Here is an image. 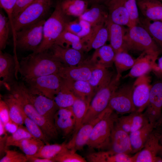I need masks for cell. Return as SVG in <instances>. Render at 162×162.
<instances>
[{
    "label": "cell",
    "instance_id": "6da1fadb",
    "mask_svg": "<svg viewBox=\"0 0 162 162\" xmlns=\"http://www.w3.org/2000/svg\"><path fill=\"white\" fill-rule=\"evenodd\" d=\"M50 50L32 53L19 62L18 71L22 80H29L46 75L58 74L64 65L53 55Z\"/></svg>",
    "mask_w": 162,
    "mask_h": 162
},
{
    "label": "cell",
    "instance_id": "7a4b0ae2",
    "mask_svg": "<svg viewBox=\"0 0 162 162\" xmlns=\"http://www.w3.org/2000/svg\"><path fill=\"white\" fill-rule=\"evenodd\" d=\"M61 0H57L55 9L44 23L43 39L41 44L33 53L50 50L55 44L58 38L65 30L67 23L70 21L68 16L63 12L61 6Z\"/></svg>",
    "mask_w": 162,
    "mask_h": 162
},
{
    "label": "cell",
    "instance_id": "3957f363",
    "mask_svg": "<svg viewBox=\"0 0 162 162\" xmlns=\"http://www.w3.org/2000/svg\"><path fill=\"white\" fill-rule=\"evenodd\" d=\"M126 51L142 52L157 59L161 52L155 42L146 30L138 25L128 28L124 37Z\"/></svg>",
    "mask_w": 162,
    "mask_h": 162
},
{
    "label": "cell",
    "instance_id": "277c9868",
    "mask_svg": "<svg viewBox=\"0 0 162 162\" xmlns=\"http://www.w3.org/2000/svg\"><path fill=\"white\" fill-rule=\"evenodd\" d=\"M120 78L116 74L95 93L90 101L82 125L97 117L108 107L113 93L119 86Z\"/></svg>",
    "mask_w": 162,
    "mask_h": 162
},
{
    "label": "cell",
    "instance_id": "5b68a950",
    "mask_svg": "<svg viewBox=\"0 0 162 162\" xmlns=\"http://www.w3.org/2000/svg\"><path fill=\"white\" fill-rule=\"evenodd\" d=\"M8 89L18 100L25 114L40 126L49 139H56L58 133L55 124L39 114L29 100L16 88L11 85Z\"/></svg>",
    "mask_w": 162,
    "mask_h": 162
},
{
    "label": "cell",
    "instance_id": "8992f818",
    "mask_svg": "<svg viewBox=\"0 0 162 162\" xmlns=\"http://www.w3.org/2000/svg\"><path fill=\"white\" fill-rule=\"evenodd\" d=\"M51 0H34L14 19L15 33L22 28L44 19L51 7Z\"/></svg>",
    "mask_w": 162,
    "mask_h": 162
},
{
    "label": "cell",
    "instance_id": "52a82bcc",
    "mask_svg": "<svg viewBox=\"0 0 162 162\" xmlns=\"http://www.w3.org/2000/svg\"><path fill=\"white\" fill-rule=\"evenodd\" d=\"M116 114L110 110L95 125L87 144L89 148L100 149L108 147L118 117Z\"/></svg>",
    "mask_w": 162,
    "mask_h": 162
},
{
    "label": "cell",
    "instance_id": "ba28073f",
    "mask_svg": "<svg viewBox=\"0 0 162 162\" xmlns=\"http://www.w3.org/2000/svg\"><path fill=\"white\" fill-rule=\"evenodd\" d=\"M46 20L44 19L25 27L16 33L17 49L24 51L35 52L43 39V27Z\"/></svg>",
    "mask_w": 162,
    "mask_h": 162
},
{
    "label": "cell",
    "instance_id": "9c48e42d",
    "mask_svg": "<svg viewBox=\"0 0 162 162\" xmlns=\"http://www.w3.org/2000/svg\"><path fill=\"white\" fill-rule=\"evenodd\" d=\"M11 85L29 100L39 114L54 123V116L59 108L53 100L32 92L23 82L15 81Z\"/></svg>",
    "mask_w": 162,
    "mask_h": 162
},
{
    "label": "cell",
    "instance_id": "30bf717a",
    "mask_svg": "<svg viewBox=\"0 0 162 162\" xmlns=\"http://www.w3.org/2000/svg\"><path fill=\"white\" fill-rule=\"evenodd\" d=\"M64 79L58 74L43 76L26 82L32 92L40 94L53 100L60 90Z\"/></svg>",
    "mask_w": 162,
    "mask_h": 162
},
{
    "label": "cell",
    "instance_id": "8fae6325",
    "mask_svg": "<svg viewBox=\"0 0 162 162\" xmlns=\"http://www.w3.org/2000/svg\"><path fill=\"white\" fill-rule=\"evenodd\" d=\"M132 92V85L125 84L118 86L113 93L108 107L118 114H130L135 112Z\"/></svg>",
    "mask_w": 162,
    "mask_h": 162
},
{
    "label": "cell",
    "instance_id": "7c38bea8",
    "mask_svg": "<svg viewBox=\"0 0 162 162\" xmlns=\"http://www.w3.org/2000/svg\"><path fill=\"white\" fill-rule=\"evenodd\" d=\"M97 63L92 57L85 59L81 64L75 66L64 65L58 74L63 79L73 81H88Z\"/></svg>",
    "mask_w": 162,
    "mask_h": 162
},
{
    "label": "cell",
    "instance_id": "4fadbf2b",
    "mask_svg": "<svg viewBox=\"0 0 162 162\" xmlns=\"http://www.w3.org/2000/svg\"><path fill=\"white\" fill-rule=\"evenodd\" d=\"M150 78L144 75L137 77L133 86L132 100L135 111L142 112L148 104L152 85Z\"/></svg>",
    "mask_w": 162,
    "mask_h": 162
},
{
    "label": "cell",
    "instance_id": "5bb4252c",
    "mask_svg": "<svg viewBox=\"0 0 162 162\" xmlns=\"http://www.w3.org/2000/svg\"><path fill=\"white\" fill-rule=\"evenodd\" d=\"M160 143L159 132L154 129L142 148L134 154L135 162H162V158L157 156L162 148Z\"/></svg>",
    "mask_w": 162,
    "mask_h": 162
},
{
    "label": "cell",
    "instance_id": "9a60e30c",
    "mask_svg": "<svg viewBox=\"0 0 162 162\" xmlns=\"http://www.w3.org/2000/svg\"><path fill=\"white\" fill-rule=\"evenodd\" d=\"M162 109V80H158L152 85L148 104L143 113L149 123L156 125L160 119Z\"/></svg>",
    "mask_w": 162,
    "mask_h": 162
},
{
    "label": "cell",
    "instance_id": "2e32d148",
    "mask_svg": "<svg viewBox=\"0 0 162 162\" xmlns=\"http://www.w3.org/2000/svg\"><path fill=\"white\" fill-rule=\"evenodd\" d=\"M111 109L108 106L98 116L92 120L82 124L76 134L67 143L68 149L77 151L81 150L87 145L92 129L95 125Z\"/></svg>",
    "mask_w": 162,
    "mask_h": 162
},
{
    "label": "cell",
    "instance_id": "e0dca14e",
    "mask_svg": "<svg viewBox=\"0 0 162 162\" xmlns=\"http://www.w3.org/2000/svg\"><path fill=\"white\" fill-rule=\"evenodd\" d=\"M18 64L15 57L0 50V84L7 88L14 82L18 72Z\"/></svg>",
    "mask_w": 162,
    "mask_h": 162
},
{
    "label": "cell",
    "instance_id": "ac0fdd59",
    "mask_svg": "<svg viewBox=\"0 0 162 162\" xmlns=\"http://www.w3.org/2000/svg\"><path fill=\"white\" fill-rule=\"evenodd\" d=\"M107 148L108 150L112 154L119 153L131 154L132 149L129 134L122 130L115 123Z\"/></svg>",
    "mask_w": 162,
    "mask_h": 162
},
{
    "label": "cell",
    "instance_id": "d6986e66",
    "mask_svg": "<svg viewBox=\"0 0 162 162\" xmlns=\"http://www.w3.org/2000/svg\"><path fill=\"white\" fill-rule=\"evenodd\" d=\"M50 50L54 57L65 65L76 66L82 63L85 59L83 52L72 47H63L54 44Z\"/></svg>",
    "mask_w": 162,
    "mask_h": 162
},
{
    "label": "cell",
    "instance_id": "ffe728a7",
    "mask_svg": "<svg viewBox=\"0 0 162 162\" xmlns=\"http://www.w3.org/2000/svg\"><path fill=\"white\" fill-rule=\"evenodd\" d=\"M109 18L113 22L130 27V19L124 0H106L104 2Z\"/></svg>",
    "mask_w": 162,
    "mask_h": 162
},
{
    "label": "cell",
    "instance_id": "44dd1931",
    "mask_svg": "<svg viewBox=\"0 0 162 162\" xmlns=\"http://www.w3.org/2000/svg\"><path fill=\"white\" fill-rule=\"evenodd\" d=\"M108 39V31L105 24L92 27L90 34L81 39L84 46V51L86 52L92 49H98L105 45Z\"/></svg>",
    "mask_w": 162,
    "mask_h": 162
},
{
    "label": "cell",
    "instance_id": "7402d4cb",
    "mask_svg": "<svg viewBox=\"0 0 162 162\" xmlns=\"http://www.w3.org/2000/svg\"><path fill=\"white\" fill-rule=\"evenodd\" d=\"M105 25L108 31V40L116 53L123 51H127L124 41V37L127 30L123 26L112 22L109 17Z\"/></svg>",
    "mask_w": 162,
    "mask_h": 162
},
{
    "label": "cell",
    "instance_id": "603a6c76",
    "mask_svg": "<svg viewBox=\"0 0 162 162\" xmlns=\"http://www.w3.org/2000/svg\"><path fill=\"white\" fill-rule=\"evenodd\" d=\"M157 59L145 52L137 58L136 62L130 69L129 72L124 77H138L146 75L148 72L152 70L156 64Z\"/></svg>",
    "mask_w": 162,
    "mask_h": 162
},
{
    "label": "cell",
    "instance_id": "cb8c5ba5",
    "mask_svg": "<svg viewBox=\"0 0 162 162\" xmlns=\"http://www.w3.org/2000/svg\"><path fill=\"white\" fill-rule=\"evenodd\" d=\"M138 7L143 15L152 21L162 19V2L159 0H136Z\"/></svg>",
    "mask_w": 162,
    "mask_h": 162
},
{
    "label": "cell",
    "instance_id": "d4e9b609",
    "mask_svg": "<svg viewBox=\"0 0 162 162\" xmlns=\"http://www.w3.org/2000/svg\"><path fill=\"white\" fill-rule=\"evenodd\" d=\"M109 17L108 13L99 4H93L79 18L89 23L92 27L105 24Z\"/></svg>",
    "mask_w": 162,
    "mask_h": 162
},
{
    "label": "cell",
    "instance_id": "484cf974",
    "mask_svg": "<svg viewBox=\"0 0 162 162\" xmlns=\"http://www.w3.org/2000/svg\"><path fill=\"white\" fill-rule=\"evenodd\" d=\"M156 125L154 124L149 123L140 129L129 134L132 149L131 154H135L142 148Z\"/></svg>",
    "mask_w": 162,
    "mask_h": 162
},
{
    "label": "cell",
    "instance_id": "4316f807",
    "mask_svg": "<svg viewBox=\"0 0 162 162\" xmlns=\"http://www.w3.org/2000/svg\"><path fill=\"white\" fill-rule=\"evenodd\" d=\"M113 77V74L107 68L96 64L93 70L88 82L93 88L95 94L109 82Z\"/></svg>",
    "mask_w": 162,
    "mask_h": 162
},
{
    "label": "cell",
    "instance_id": "83f0119b",
    "mask_svg": "<svg viewBox=\"0 0 162 162\" xmlns=\"http://www.w3.org/2000/svg\"><path fill=\"white\" fill-rule=\"evenodd\" d=\"M65 80L76 97L89 104L95 93L88 82L85 81Z\"/></svg>",
    "mask_w": 162,
    "mask_h": 162
},
{
    "label": "cell",
    "instance_id": "f1b7e54d",
    "mask_svg": "<svg viewBox=\"0 0 162 162\" xmlns=\"http://www.w3.org/2000/svg\"><path fill=\"white\" fill-rule=\"evenodd\" d=\"M116 55L110 44L105 45L95 50L92 57L96 61L97 64L108 68L114 63Z\"/></svg>",
    "mask_w": 162,
    "mask_h": 162
},
{
    "label": "cell",
    "instance_id": "f546056e",
    "mask_svg": "<svg viewBox=\"0 0 162 162\" xmlns=\"http://www.w3.org/2000/svg\"><path fill=\"white\" fill-rule=\"evenodd\" d=\"M63 79L62 86L53 99L59 108L71 106L78 98L70 88L66 80Z\"/></svg>",
    "mask_w": 162,
    "mask_h": 162
},
{
    "label": "cell",
    "instance_id": "4dcf8cb0",
    "mask_svg": "<svg viewBox=\"0 0 162 162\" xmlns=\"http://www.w3.org/2000/svg\"><path fill=\"white\" fill-rule=\"evenodd\" d=\"M139 24L148 32L162 52V22L152 21L145 18L140 19Z\"/></svg>",
    "mask_w": 162,
    "mask_h": 162
},
{
    "label": "cell",
    "instance_id": "1f68e13d",
    "mask_svg": "<svg viewBox=\"0 0 162 162\" xmlns=\"http://www.w3.org/2000/svg\"><path fill=\"white\" fill-rule=\"evenodd\" d=\"M2 98L8 106L10 119L19 126L23 125L22 109L17 99L10 93L4 95Z\"/></svg>",
    "mask_w": 162,
    "mask_h": 162
},
{
    "label": "cell",
    "instance_id": "d6a6232c",
    "mask_svg": "<svg viewBox=\"0 0 162 162\" xmlns=\"http://www.w3.org/2000/svg\"><path fill=\"white\" fill-rule=\"evenodd\" d=\"M61 6L68 16L80 17L87 9L88 1L86 0H61Z\"/></svg>",
    "mask_w": 162,
    "mask_h": 162
},
{
    "label": "cell",
    "instance_id": "836d02e7",
    "mask_svg": "<svg viewBox=\"0 0 162 162\" xmlns=\"http://www.w3.org/2000/svg\"><path fill=\"white\" fill-rule=\"evenodd\" d=\"M45 143L34 137L26 138L14 143L12 145L18 147L26 156H33L37 153Z\"/></svg>",
    "mask_w": 162,
    "mask_h": 162
},
{
    "label": "cell",
    "instance_id": "e575fe53",
    "mask_svg": "<svg viewBox=\"0 0 162 162\" xmlns=\"http://www.w3.org/2000/svg\"><path fill=\"white\" fill-rule=\"evenodd\" d=\"M55 44L63 47H71L83 52L84 46L81 38L77 35L64 30L59 37Z\"/></svg>",
    "mask_w": 162,
    "mask_h": 162
},
{
    "label": "cell",
    "instance_id": "d590c367",
    "mask_svg": "<svg viewBox=\"0 0 162 162\" xmlns=\"http://www.w3.org/2000/svg\"><path fill=\"white\" fill-rule=\"evenodd\" d=\"M89 104L78 98L71 106L75 121V127L73 135L75 134L82 125Z\"/></svg>",
    "mask_w": 162,
    "mask_h": 162
},
{
    "label": "cell",
    "instance_id": "8d00e7d4",
    "mask_svg": "<svg viewBox=\"0 0 162 162\" xmlns=\"http://www.w3.org/2000/svg\"><path fill=\"white\" fill-rule=\"evenodd\" d=\"M137 60L134 59L127 51H123L116 54L114 63L117 70V74L121 77L122 74L130 69Z\"/></svg>",
    "mask_w": 162,
    "mask_h": 162
},
{
    "label": "cell",
    "instance_id": "74e56055",
    "mask_svg": "<svg viewBox=\"0 0 162 162\" xmlns=\"http://www.w3.org/2000/svg\"><path fill=\"white\" fill-rule=\"evenodd\" d=\"M66 144L64 142L60 144H44L41 146L36 154L31 156L54 159L58 155L67 148Z\"/></svg>",
    "mask_w": 162,
    "mask_h": 162
},
{
    "label": "cell",
    "instance_id": "f35d334b",
    "mask_svg": "<svg viewBox=\"0 0 162 162\" xmlns=\"http://www.w3.org/2000/svg\"><path fill=\"white\" fill-rule=\"evenodd\" d=\"M54 121L57 131L64 136H68L74 130L75 121L74 116H59L56 114Z\"/></svg>",
    "mask_w": 162,
    "mask_h": 162
},
{
    "label": "cell",
    "instance_id": "ab89813d",
    "mask_svg": "<svg viewBox=\"0 0 162 162\" xmlns=\"http://www.w3.org/2000/svg\"><path fill=\"white\" fill-rule=\"evenodd\" d=\"M22 115L23 118L24 124L30 134L33 137L42 141L45 144H49L50 140L41 128L25 114L22 109Z\"/></svg>",
    "mask_w": 162,
    "mask_h": 162
},
{
    "label": "cell",
    "instance_id": "60d3db41",
    "mask_svg": "<svg viewBox=\"0 0 162 162\" xmlns=\"http://www.w3.org/2000/svg\"><path fill=\"white\" fill-rule=\"evenodd\" d=\"M10 24L8 17L3 12H0V50H4L7 45L9 38Z\"/></svg>",
    "mask_w": 162,
    "mask_h": 162
},
{
    "label": "cell",
    "instance_id": "b9f144b4",
    "mask_svg": "<svg viewBox=\"0 0 162 162\" xmlns=\"http://www.w3.org/2000/svg\"><path fill=\"white\" fill-rule=\"evenodd\" d=\"M57 162H86V158L77 154L76 151L67 148L54 158Z\"/></svg>",
    "mask_w": 162,
    "mask_h": 162
},
{
    "label": "cell",
    "instance_id": "7bdbcfd3",
    "mask_svg": "<svg viewBox=\"0 0 162 162\" xmlns=\"http://www.w3.org/2000/svg\"><path fill=\"white\" fill-rule=\"evenodd\" d=\"M33 137L28 131L26 127L20 125L16 130L7 137L6 141V148L12 146L15 142L23 139Z\"/></svg>",
    "mask_w": 162,
    "mask_h": 162
},
{
    "label": "cell",
    "instance_id": "ee69618b",
    "mask_svg": "<svg viewBox=\"0 0 162 162\" xmlns=\"http://www.w3.org/2000/svg\"><path fill=\"white\" fill-rule=\"evenodd\" d=\"M124 1L129 15L130 27L138 25L140 23V19L136 0H124Z\"/></svg>",
    "mask_w": 162,
    "mask_h": 162
},
{
    "label": "cell",
    "instance_id": "f6af8a7d",
    "mask_svg": "<svg viewBox=\"0 0 162 162\" xmlns=\"http://www.w3.org/2000/svg\"><path fill=\"white\" fill-rule=\"evenodd\" d=\"M129 115L131 122L130 132L140 129L149 123L142 112L135 111L130 113Z\"/></svg>",
    "mask_w": 162,
    "mask_h": 162
},
{
    "label": "cell",
    "instance_id": "bcb514c9",
    "mask_svg": "<svg viewBox=\"0 0 162 162\" xmlns=\"http://www.w3.org/2000/svg\"><path fill=\"white\" fill-rule=\"evenodd\" d=\"M5 154L0 162H26L28 159L25 154L13 150L6 149Z\"/></svg>",
    "mask_w": 162,
    "mask_h": 162
},
{
    "label": "cell",
    "instance_id": "7dc6e473",
    "mask_svg": "<svg viewBox=\"0 0 162 162\" xmlns=\"http://www.w3.org/2000/svg\"><path fill=\"white\" fill-rule=\"evenodd\" d=\"M135 160L134 155L131 156L129 154L125 153L112 154L110 153L106 162H135Z\"/></svg>",
    "mask_w": 162,
    "mask_h": 162
},
{
    "label": "cell",
    "instance_id": "c3c4849f",
    "mask_svg": "<svg viewBox=\"0 0 162 162\" xmlns=\"http://www.w3.org/2000/svg\"><path fill=\"white\" fill-rule=\"evenodd\" d=\"M116 124L121 129L130 134L131 130V119L130 115L117 117Z\"/></svg>",
    "mask_w": 162,
    "mask_h": 162
},
{
    "label": "cell",
    "instance_id": "681fc988",
    "mask_svg": "<svg viewBox=\"0 0 162 162\" xmlns=\"http://www.w3.org/2000/svg\"><path fill=\"white\" fill-rule=\"evenodd\" d=\"M16 0H0L1 8L4 10L9 18H11L13 16L14 8Z\"/></svg>",
    "mask_w": 162,
    "mask_h": 162
},
{
    "label": "cell",
    "instance_id": "f907efd6",
    "mask_svg": "<svg viewBox=\"0 0 162 162\" xmlns=\"http://www.w3.org/2000/svg\"><path fill=\"white\" fill-rule=\"evenodd\" d=\"M0 120L4 124L11 120L8 106L5 101L1 98L0 100Z\"/></svg>",
    "mask_w": 162,
    "mask_h": 162
},
{
    "label": "cell",
    "instance_id": "816d5d0a",
    "mask_svg": "<svg viewBox=\"0 0 162 162\" xmlns=\"http://www.w3.org/2000/svg\"><path fill=\"white\" fill-rule=\"evenodd\" d=\"M82 29L79 19L68 22L66 24L65 30L77 35Z\"/></svg>",
    "mask_w": 162,
    "mask_h": 162
},
{
    "label": "cell",
    "instance_id": "f5cc1de1",
    "mask_svg": "<svg viewBox=\"0 0 162 162\" xmlns=\"http://www.w3.org/2000/svg\"><path fill=\"white\" fill-rule=\"evenodd\" d=\"M34 0H17L13 11V20L21 11Z\"/></svg>",
    "mask_w": 162,
    "mask_h": 162
},
{
    "label": "cell",
    "instance_id": "db71d44e",
    "mask_svg": "<svg viewBox=\"0 0 162 162\" xmlns=\"http://www.w3.org/2000/svg\"><path fill=\"white\" fill-rule=\"evenodd\" d=\"M82 26L81 32L77 35L81 39H83L88 36L91 32L92 26L88 22L79 18Z\"/></svg>",
    "mask_w": 162,
    "mask_h": 162
},
{
    "label": "cell",
    "instance_id": "11a10c76",
    "mask_svg": "<svg viewBox=\"0 0 162 162\" xmlns=\"http://www.w3.org/2000/svg\"><path fill=\"white\" fill-rule=\"evenodd\" d=\"M152 70L158 77L162 78V56L159 58L158 63H156Z\"/></svg>",
    "mask_w": 162,
    "mask_h": 162
},
{
    "label": "cell",
    "instance_id": "9f6ffc18",
    "mask_svg": "<svg viewBox=\"0 0 162 162\" xmlns=\"http://www.w3.org/2000/svg\"><path fill=\"white\" fill-rule=\"evenodd\" d=\"M5 129L8 133L12 134L17 129L19 125L11 120L4 124Z\"/></svg>",
    "mask_w": 162,
    "mask_h": 162
},
{
    "label": "cell",
    "instance_id": "6f0895ef",
    "mask_svg": "<svg viewBox=\"0 0 162 162\" xmlns=\"http://www.w3.org/2000/svg\"><path fill=\"white\" fill-rule=\"evenodd\" d=\"M28 161L30 162H55L53 159H49L40 158L35 157L33 156H26Z\"/></svg>",
    "mask_w": 162,
    "mask_h": 162
},
{
    "label": "cell",
    "instance_id": "680465c9",
    "mask_svg": "<svg viewBox=\"0 0 162 162\" xmlns=\"http://www.w3.org/2000/svg\"><path fill=\"white\" fill-rule=\"evenodd\" d=\"M106 0H89V2L93 4H100L102 2H104Z\"/></svg>",
    "mask_w": 162,
    "mask_h": 162
},
{
    "label": "cell",
    "instance_id": "91938a15",
    "mask_svg": "<svg viewBox=\"0 0 162 162\" xmlns=\"http://www.w3.org/2000/svg\"><path fill=\"white\" fill-rule=\"evenodd\" d=\"M160 133V144L162 145V131L159 132Z\"/></svg>",
    "mask_w": 162,
    "mask_h": 162
},
{
    "label": "cell",
    "instance_id": "94428289",
    "mask_svg": "<svg viewBox=\"0 0 162 162\" xmlns=\"http://www.w3.org/2000/svg\"><path fill=\"white\" fill-rule=\"evenodd\" d=\"M159 153H160L161 154V155L162 156V148L160 150Z\"/></svg>",
    "mask_w": 162,
    "mask_h": 162
},
{
    "label": "cell",
    "instance_id": "6125c7cd",
    "mask_svg": "<svg viewBox=\"0 0 162 162\" xmlns=\"http://www.w3.org/2000/svg\"><path fill=\"white\" fill-rule=\"evenodd\" d=\"M162 2V0H159Z\"/></svg>",
    "mask_w": 162,
    "mask_h": 162
},
{
    "label": "cell",
    "instance_id": "be15d7a7",
    "mask_svg": "<svg viewBox=\"0 0 162 162\" xmlns=\"http://www.w3.org/2000/svg\"><path fill=\"white\" fill-rule=\"evenodd\" d=\"M161 21L162 22V20H161Z\"/></svg>",
    "mask_w": 162,
    "mask_h": 162
},
{
    "label": "cell",
    "instance_id": "e7e4bbea",
    "mask_svg": "<svg viewBox=\"0 0 162 162\" xmlns=\"http://www.w3.org/2000/svg\"><path fill=\"white\" fill-rule=\"evenodd\" d=\"M87 0V1H88V0ZM88 0V1H89V0Z\"/></svg>",
    "mask_w": 162,
    "mask_h": 162
}]
</instances>
